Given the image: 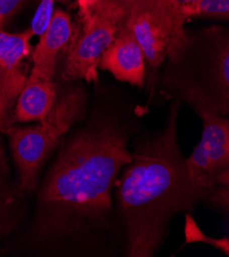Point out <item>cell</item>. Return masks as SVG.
Listing matches in <instances>:
<instances>
[{
    "instance_id": "6da1fadb",
    "label": "cell",
    "mask_w": 229,
    "mask_h": 257,
    "mask_svg": "<svg viewBox=\"0 0 229 257\" xmlns=\"http://www.w3.org/2000/svg\"><path fill=\"white\" fill-rule=\"evenodd\" d=\"M131 126L96 115L63 147L38 199L37 225L43 235L70 238L85 254H109L118 222L112 193L131 161Z\"/></svg>"
},
{
    "instance_id": "7a4b0ae2",
    "label": "cell",
    "mask_w": 229,
    "mask_h": 257,
    "mask_svg": "<svg viewBox=\"0 0 229 257\" xmlns=\"http://www.w3.org/2000/svg\"><path fill=\"white\" fill-rule=\"evenodd\" d=\"M178 112L174 102L162 130L136 140L131 161L116 181L115 210L126 257L155 256L172 219L205 202L207 191L194 181L179 146Z\"/></svg>"
},
{
    "instance_id": "3957f363",
    "label": "cell",
    "mask_w": 229,
    "mask_h": 257,
    "mask_svg": "<svg viewBox=\"0 0 229 257\" xmlns=\"http://www.w3.org/2000/svg\"><path fill=\"white\" fill-rule=\"evenodd\" d=\"M81 110V96L72 93L55 104L38 124L10 127L6 132L19 170L21 192H31L36 188L41 166L78 119Z\"/></svg>"
},
{
    "instance_id": "277c9868",
    "label": "cell",
    "mask_w": 229,
    "mask_h": 257,
    "mask_svg": "<svg viewBox=\"0 0 229 257\" xmlns=\"http://www.w3.org/2000/svg\"><path fill=\"white\" fill-rule=\"evenodd\" d=\"M186 19L175 0L136 9L125 16L121 27L134 36L152 69L167 59L175 62L190 42L184 29Z\"/></svg>"
},
{
    "instance_id": "5b68a950",
    "label": "cell",
    "mask_w": 229,
    "mask_h": 257,
    "mask_svg": "<svg viewBox=\"0 0 229 257\" xmlns=\"http://www.w3.org/2000/svg\"><path fill=\"white\" fill-rule=\"evenodd\" d=\"M196 113L202 134L187 163L194 181L208 193L213 186H229V120L207 110Z\"/></svg>"
},
{
    "instance_id": "8992f818",
    "label": "cell",
    "mask_w": 229,
    "mask_h": 257,
    "mask_svg": "<svg viewBox=\"0 0 229 257\" xmlns=\"http://www.w3.org/2000/svg\"><path fill=\"white\" fill-rule=\"evenodd\" d=\"M82 29L70 37L62 77L65 80H97L99 61L113 41L118 26L111 19L93 12L84 19Z\"/></svg>"
},
{
    "instance_id": "52a82bcc",
    "label": "cell",
    "mask_w": 229,
    "mask_h": 257,
    "mask_svg": "<svg viewBox=\"0 0 229 257\" xmlns=\"http://www.w3.org/2000/svg\"><path fill=\"white\" fill-rule=\"evenodd\" d=\"M31 29L22 33L0 31V133L10 126V112L27 80L23 71V60L30 50Z\"/></svg>"
},
{
    "instance_id": "ba28073f",
    "label": "cell",
    "mask_w": 229,
    "mask_h": 257,
    "mask_svg": "<svg viewBox=\"0 0 229 257\" xmlns=\"http://www.w3.org/2000/svg\"><path fill=\"white\" fill-rule=\"evenodd\" d=\"M145 56L134 36L120 27L109 45L102 55L98 68L108 71L114 78L139 88L145 83Z\"/></svg>"
},
{
    "instance_id": "9c48e42d",
    "label": "cell",
    "mask_w": 229,
    "mask_h": 257,
    "mask_svg": "<svg viewBox=\"0 0 229 257\" xmlns=\"http://www.w3.org/2000/svg\"><path fill=\"white\" fill-rule=\"evenodd\" d=\"M72 31L69 15L61 10L54 12L47 29L40 35L39 42L34 48L31 75L53 80L58 55L68 44Z\"/></svg>"
},
{
    "instance_id": "30bf717a",
    "label": "cell",
    "mask_w": 229,
    "mask_h": 257,
    "mask_svg": "<svg viewBox=\"0 0 229 257\" xmlns=\"http://www.w3.org/2000/svg\"><path fill=\"white\" fill-rule=\"evenodd\" d=\"M56 99L54 81L30 74L18 97L15 118L20 122L41 121L53 109Z\"/></svg>"
},
{
    "instance_id": "8fae6325",
    "label": "cell",
    "mask_w": 229,
    "mask_h": 257,
    "mask_svg": "<svg viewBox=\"0 0 229 257\" xmlns=\"http://www.w3.org/2000/svg\"><path fill=\"white\" fill-rule=\"evenodd\" d=\"M19 209L10 179V168L0 144V242L16 228Z\"/></svg>"
},
{
    "instance_id": "7c38bea8",
    "label": "cell",
    "mask_w": 229,
    "mask_h": 257,
    "mask_svg": "<svg viewBox=\"0 0 229 257\" xmlns=\"http://www.w3.org/2000/svg\"><path fill=\"white\" fill-rule=\"evenodd\" d=\"M163 2H166V0H102L93 12L100 13L111 19L117 24L119 29L125 16L130 12Z\"/></svg>"
},
{
    "instance_id": "4fadbf2b",
    "label": "cell",
    "mask_w": 229,
    "mask_h": 257,
    "mask_svg": "<svg viewBox=\"0 0 229 257\" xmlns=\"http://www.w3.org/2000/svg\"><path fill=\"white\" fill-rule=\"evenodd\" d=\"M179 9L185 19L207 17L227 20L229 17V0H200L190 6L179 7Z\"/></svg>"
},
{
    "instance_id": "5bb4252c",
    "label": "cell",
    "mask_w": 229,
    "mask_h": 257,
    "mask_svg": "<svg viewBox=\"0 0 229 257\" xmlns=\"http://www.w3.org/2000/svg\"><path fill=\"white\" fill-rule=\"evenodd\" d=\"M54 14V0H42L33 18L31 30L35 35H42L47 29Z\"/></svg>"
},
{
    "instance_id": "9a60e30c",
    "label": "cell",
    "mask_w": 229,
    "mask_h": 257,
    "mask_svg": "<svg viewBox=\"0 0 229 257\" xmlns=\"http://www.w3.org/2000/svg\"><path fill=\"white\" fill-rule=\"evenodd\" d=\"M23 0H0V31L22 5Z\"/></svg>"
},
{
    "instance_id": "2e32d148",
    "label": "cell",
    "mask_w": 229,
    "mask_h": 257,
    "mask_svg": "<svg viewBox=\"0 0 229 257\" xmlns=\"http://www.w3.org/2000/svg\"><path fill=\"white\" fill-rule=\"evenodd\" d=\"M102 2V0H79V6L81 9V15L83 20L89 18L95 8Z\"/></svg>"
},
{
    "instance_id": "e0dca14e",
    "label": "cell",
    "mask_w": 229,
    "mask_h": 257,
    "mask_svg": "<svg viewBox=\"0 0 229 257\" xmlns=\"http://www.w3.org/2000/svg\"><path fill=\"white\" fill-rule=\"evenodd\" d=\"M175 2L179 7H186V6L196 4V3L200 2V0H175Z\"/></svg>"
}]
</instances>
